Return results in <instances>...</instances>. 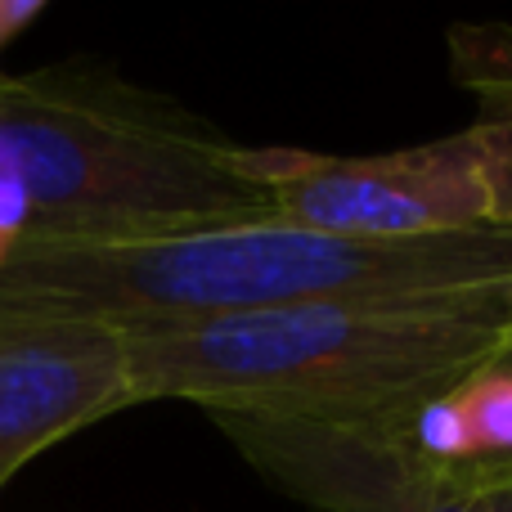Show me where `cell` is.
<instances>
[{"instance_id":"7","label":"cell","mask_w":512,"mask_h":512,"mask_svg":"<svg viewBox=\"0 0 512 512\" xmlns=\"http://www.w3.org/2000/svg\"><path fill=\"white\" fill-rule=\"evenodd\" d=\"M445 50L454 86L477 104L468 140L477 144L490 185V221L495 230H512V27L454 23L445 32Z\"/></svg>"},{"instance_id":"6","label":"cell","mask_w":512,"mask_h":512,"mask_svg":"<svg viewBox=\"0 0 512 512\" xmlns=\"http://www.w3.org/2000/svg\"><path fill=\"white\" fill-rule=\"evenodd\" d=\"M131 405V364L117 328L0 319V490L36 454Z\"/></svg>"},{"instance_id":"9","label":"cell","mask_w":512,"mask_h":512,"mask_svg":"<svg viewBox=\"0 0 512 512\" xmlns=\"http://www.w3.org/2000/svg\"><path fill=\"white\" fill-rule=\"evenodd\" d=\"M36 225V207L27 198V189L14 176H0V261L32 234Z\"/></svg>"},{"instance_id":"3","label":"cell","mask_w":512,"mask_h":512,"mask_svg":"<svg viewBox=\"0 0 512 512\" xmlns=\"http://www.w3.org/2000/svg\"><path fill=\"white\" fill-rule=\"evenodd\" d=\"M0 176L45 234H162L270 221L243 144L198 117L81 72H0Z\"/></svg>"},{"instance_id":"5","label":"cell","mask_w":512,"mask_h":512,"mask_svg":"<svg viewBox=\"0 0 512 512\" xmlns=\"http://www.w3.org/2000/svg\"><path fill=\"white\" fill-rule=\"evenodd\" d=\"M243 167L274 216L301 230L364 243H414L495 230L490 185L468 131L373 158L243 144Z\"/></svg>"},{"instance_id":"4","label":"cell","mask_w":512,"mask_h":512,"mask_svg":"<svg viewBox=\"0 0 512 512\" xmlns=\"http://www.w3.org/2000/svg\"><path fill=\"white\" fill-rule=\"evenodd\" d=\"M418 414V409H414ZM414 414L369 423L207 414L265 481L319 512H512V459L445 463Z\"/></svg>"},{"instance_id":"10","label":"cell","mask_w":512,"mask_h":512,"mask_svg":"<svg viewBox=\"0 0 512 512\" xmlns=\"http://www.w3.org/2000/svg\"><path fill=\"white\" fill-rule=\"evenodd\" d=\"M45 14V0H0V59L5 50Z\"/></svg>"},{"instance_id":"1","label":"cell","mask_w":512,"mask_h":512,"mask_svg":"<svg viewBox=\"0 0 512 512\" xmlns=\"http://www.w3.org/2000/svg\"><path fill=\"white\" fill-rule=\"evenodd\" d=\"M508 283L355 292L126 337L135 405L185 400L207 414L369 423L432 405L508 364Z\"/></svg>"},{"instance_id":"8","label":"cell","mask_w":512,"mask_h":512,"mask_svg":"<svg viewBox=\"0 0 512 512\" xmlns=\"http://www.w3.org/2000/svg\"><path fill=\"white\" fill-rule=\"evenodd\" d=\"M454 400H459L463 418H468L477 459H512V369L508 364L472 373L468 382L454 387Z\"/></svg>"},{"instance_id":"11","label":"cell","mask_w":512,"mask_h":512,"mask_svg":"<svg viewBox=\"0 0 512 512\" xmlns=\"http://www.w3.org/2000/svg\"><path fill=\"white\" fill-rule=\"evenodd\" d=\"M508 315H512V297H508Z\"/></svg>"},{"instance_id":"2","label":"cell","mask_w":512,"mask_h":512,"mask_svg":"<svg viewBox=\"0 0 512 512\" xmlns=\"http://www.w3.org/2000/svg\"><path fill=\"white\" fill-rule=\"evenodd\" d=\"M512 279V230L364 243L279 216L162 234L32 230L0 261V319L117 333L180 328L355 292H427Z\"/></svg>"}]
</instances>
